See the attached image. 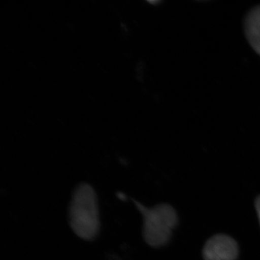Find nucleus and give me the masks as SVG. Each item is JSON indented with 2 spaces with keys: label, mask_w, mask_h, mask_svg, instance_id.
I'll return each mask as SVG.
<instances>
[{
  "label": "nucleus",
  "mask_w": 260,
  "mask_h": 260,
  "mask_svg": "<svg viewBox=\"0 0 260 260\" xmlns=\"http://www.w3.org/2000/svg\"><path fill=\"white\" fill-rule=\"evenodd\" d=\"M70 223L73 232L84 240H92L99 231V215L95 191L88 184L76 188L70 207Z\"/></svg>",
  "instance_id": "obj_1"
},
{
  "label": "nucleus",
  "mask_w": 260,
  "mask_h": 260,
  "mask_svg": "<svg viewBox=\"0 0 260 260\" xmlns=\"http://www.w3.org/2000/svg\"><path fill=\"white\" fill-rule=\"evenodd\" d=\"M143 217V237L148 245L160 247L167 244L177 225L178 218L175 210L171 205L159 204L148 208L135 201Z\"/></svg>",
  "instance_id": "obj_2"
},
{
  "label": "nucleus",
  "mask_w": 260,
  "mask_h": 260,
  "mask_svg": "<svg viewBox=\"0 0 260 260\" xmlns=\"http://www.w3.org/2000/svg\"><path fill=\"white\" fill-rule=\"evenodd\" d=\"M203 254L205 260H235L239 254V246L232 237L217 234L208 239Z\"/></svg>",
  "instance_id": "obj_3"
},
{
  "label": "nucleus",
  "mask_w": 260,
  "mask_h": 260,
  "mask_svg": "<svg viewBox=\"0 0 260 260\" xmlns=\"http://www.w3.org/2000/svg\"><path fill=\"white\" fill-rule=\"evenodd\" d=\"M244 28L248 43L260 56V5L253 8L246 15Z\"/></svg>",
  "instance_id": "obj_4"
},
{
  "label": "nucleus",
  "mask_w": 260,
  "mask_h": 260,
  "mask_svg": "<svg viewBox=\"0 0 260 260\" xmlns=\"http://www.w3.org/2000/svg\"><path fill=\"white\" fill-rule=\"evenodd\" d=\"M255 208L260 223V195L255 200Z\"/></svg>",
  "instance_id": "obj_5"
}]
</instances>
